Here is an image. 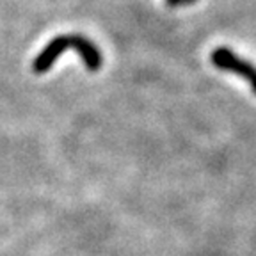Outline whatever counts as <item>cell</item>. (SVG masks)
I'll list each match as a JSON object with an SVG mask.
<instances>
[{
    "instance_id": "cell-1",
    "label": "cell",
    "mask_w": 256,
    "mask_h": 256,
    "mask_svg": "<svg viewBox=\"0 0 256 256\" xmlns=\"http://www.w3.org/2000/svg\"><path fill=\"white\" fill-rule=\"evenodd\" d=\"M75 50L80 56L82 62L86 64V68L89 72H100L104 66V54L91 40L80 36V34H62V36L54 38L36 56V59L32 60V70L34 73L41 75L46 73L52 68L54 62L60 57L64 50Z\"/></svg>"
},
{
    "instance_id": "cell-2",
    "label": "cell",
    "mask_w": 256,
    "mask_h": 256,
    "mask_svg": "<svg viewBox=\"0 0 256 256\" xmlns=\"http://www.w3.org/2000/svg\"><path fill=\"white\" fill-rule=\"evenodd\" d=\"M210 60H212L216 68L222 70V72L235 73V75L246 78L249 82V86H251V91L256 94V66H252L249 60L238 57L233 50H230L226 46L216 48L210 54Z\"/></svg>"
},
{
    "instance_id": "cell-3",
    "label": "cell",
    "mask_w": 256,
    "mask_h": 256,
    "mask_svg": "<svg viewBox=\"0 0 256 256\" xmlns=\"http://www.w3.org/2000/svg\"><path fill=\"white\" fill-rule=\"evenodd\" d=\"M168 2L169 8H178V6H187V4H192L194 0H166Z\"/></svg>"
}]
</instances>
